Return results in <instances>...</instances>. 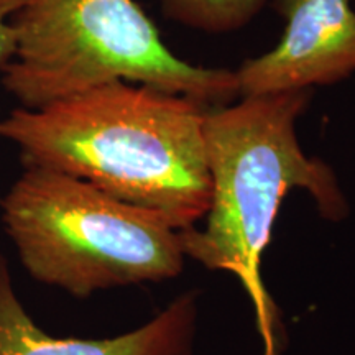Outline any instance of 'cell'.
Wrapping results in <instances>:
<instances>
[{
  "mask_svg": "<svg viewBox=\"0 0 355 355\" xmlns=\"http://www.w3.org/2000/svg\"><path fill=\"white\" fill-rule=\"evenodd\" d=\"M209 109L184 94L110 81L40 109L17 105L0 119V139L19 148L24 166L79 178L188 229L211 206Z\"/></svg>",
  "mask_w": 355,
  "mask_h": 355,
  "instance_id": "6da1fadb",
  "label": "cell"
},
{
  "mask_svg": "<svg viewBox=\"0 0 355 355\" xmlns=\"http://www.w3.org/2000/svg\"><path fill=\"white\" fill-rule=\"evenodd\" d=\"M313 91L241 97L211 107L204 121L211 176L206 227L183 229L186 257L234 273L250 295L270 355L278 314L260 282V257L268 245L279 206L291 189H304L319 214L343 220L349 204L329 165L308 157L296 125Z\"/></svg>",
  "mask_w": 355,
  "mask_h": 355,
  "instance_id": "7a4b0ae2",
  "label": "cell"
},
{
  "mask_svg": "<svg viewBox=\"0 0 355 355\" xmlns=\"http://www.w3.org/2000/svg\"><path fill=\"white\" fill-rule=\"evenodd\" d=\"M2 86L40 109L110 81L146 84L216 107L239 96L235 73L183 60L135 0H24Z\"/></svg>",
  "mask_w": 355,
  "mask_h": 355,
  "instance_id": "3957f363",
  "label": "cell"
},
{
  "mask_svg": "<svg viewBox=\"0 0 355 355\" xmlns=\"http://www.w3.org/2000/svg\"><path fill=\"white\" fill-rule=\"evenodd\" d=\"M0 207L30 277L78 298L183 270V229L66 173L25 166Z\"/></svg>",
  "mask_w": 355,
  "mask_h": 355,
  "instance_id": "277c9868",
  "label": "cell"
},
{
  "mask_svg": "<svg viewBox=\"0 0 355 355\" xmlns=\"http://www.w3.org/2000/svg\"><path fill=\"white\" fill-rule=\"evenodd\" d=\"M285 33L234 71L239 97L313 91L355 74L352 0H282Z\"/></svg>",
  "mask_w": 355,
  "mask_h": 355,
  "instance_id": "5b68a950",
  "label": "cell"
},
{
  "mask_svg": "<svg viewBox=\"0 0 355 355\" xmlns=\"http://www.w3.org/2000/svg\"><path fill=\"white\" fill-rule=\"evenodd\" d=\"M196 301L186 293L139 329L110 339L53 337L26 313L0 254V355H191Z\"/></svg>",
  "mask_w": 355,
  "mask_h": 355,
  "instance_id": "8992f818",
  "label": "cell"
},
{
  "mask_svg": "<svg viewBox=\"0 0 355 355\" xmlns=\"http://www.w3.org/2000/svg\"><path fill=\"white\" fill-rule=\"evenodd\" d=\"M168 19L198 32L222 35L242 30L270 0H158Z\"/></svg>",
  "mask_w": 355,
  "mask_h": 355,
  "instance_id": "52a82bcc",
  "label": "cell"
},
{
  "mask_svg": "<svg viewBox=\"0 0 355 355\" xmlns=\"http://www.w3.org/2000/svg\"><path fill=\"white\" fill-rule=\"evenodd\" d=\"M24 0H0V69L10 63L15 51V30L13 17Z\"/></svg>",
  "mask_w": 355,
  "mask_h": 355,
  "instance_id": "ba28073f",
  "label": "cell"
}]
</instances>
